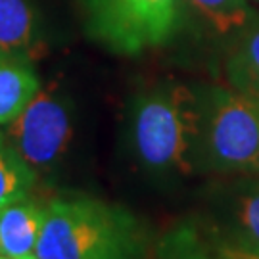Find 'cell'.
<instances>
[{
	"label": "cell",
	"mask_w": 259,
	"mask_h": 259,
	"mask_svg": "<svg viewBox=\"0 0 259 259\" xmlns=\"http://www.w3.org/2000/svg\"><path fill=\"white\" fill-rule=\"evenodd\" d=\"M148 223L119 204L93 196H56L45 202L38 259H150Z\"/></svg>",
	"instance_id": "1"
},
{
	"label": "cell",
	"mask_w": 259,
	"mask_h": 259,
	"mask_svg": "<svg viewBox=\"0 0 259 259\" xmlns=\"http://www.w3.org/2000/svg\"><path fill=\"white\" fill-rule=\"evenodd\" d=\"M198 93L161 84L140 94L131 111V144L139 163L156 177L198 171Z\"/></svg>",
	"instance_id": "2"
},
{
	"label": "cell",
	"mask_w": 259,
	"mask_h": 259,
	"mask_svg": "<svg viewBox=\"0 0 259 259\" xmlns=\"http://www.w3.org/2000/svg\"><path fill=\"white\" fill-rule=\"evenodd\" d=\"M198 171L259 175V102L231 87L198 93Z\"/></svg>",
	"instance_id": "3"
},
{
	"label": "cell",
	"mask_w": 259,
	"mask_h": 259,
	"mask_svg": "<svg viewBox=\"0 0 259 259\" xmlns=\"http://www.w3.org/2000/svg\"><path fill=\"white\" fill-rule=\"evenodd\" d=\"M89 33L117 54L163 45L179 23L181 0H84Z\"/></svg>",
	"instance_id": "4"
},
{
	"label": "cell",
	"mask_w": 259,
	"mask_h": 259,
	"mask_svg": "<svg viewBox=\"0 0 259 259\" xmlns=\"http://www.w3.org/2000/svg\"><path fill=\"white\" fill-rule=\"evenodd\" d=\"M4 127L10 146L35 173L48 171L62 159L73 133L71 111L65 100L42 89L27 108Z\"/></svg>",
	"instance_id": "5"
},
{
	"label": "cell",
	"mask_w": 259,
	"mask_h": 259,
	"mask_svg": "<svg viewBox=\"0 0 259 259\" xmlns=\"http://www.w3.org/2000/svg\"><path fill=\"white\" fill-rule=\"evenodd\" d=\"M150 259H259V251L231 236L207 213H194L159 234Z\"/></svg>",
	"instance_id": "6"
},
{
	"label": "cell",
	"mask_w": 259,
	"mask_h": 259,
	"mask_svg": "<svg viewBox=\"0 0 259 259\" xmlns=\"http://www.w3.org/2000/svg\"><path fill=\"white\" fill-rule=\"evenodd\" d=\"M207 215L236 240L259 251V175H246L223 186Z\"/></svg>",
	"instance_id": "7"
},
{
	"label": "cell",
	"mask_w": 259,
	"mask_h": 259,
	"mask_svg": "<svg viewBox=\"0 0 259 259\" xmlns=\"http://www.w3.org/2000/svg\"><path fill=\"white\" fill-rule=\"evenodd\" d=\"M45 219V204L19 200L0 209V253L10 259H23L37 250Z\"/></svg>",
	"instance_id": "8"
},
{
	"label": "cell",
	"mask_w": 259,
	"mask_h": 259,
	"mask_svg": "<svg viewBox=\"0 0 259 259\" xmlns=\"http://www.w3.org/2000/svg\"><path fill=\"white\" fill-rule=\"evenodd\" d=\"M40 91V81L27 60L0 56V125H8Z\"/></svg>",
	"instance_id": "9"
},
{
	"label": "cell",
	"mask_w": 259,
	"mask_h": 259,
	"mask_svg": "<svg viewBox=\"0 0 259 259\" xmlns=\"http://www.w3.org/2000/svg\"><path fill=\"white\" fill-rule=\"evenodd\" d=\"M37 48L35 12L27 0H0V56L27 60Z\"/></svg>",
	"instance_id": "10"
},
{
	"label": "cell",
	"mask_w": 259,
	"mask_h": 259,
	"mask_svg": "<svg viewBox=\"0 0 259 259\" xmlns=\"http://www.w3.org/2000/svg\"><path fill=\"white\" fill-rule=\"evenodd\" d=\"M229 87L259 102V18H253L234 40L227 58Z\"/></svg>",
	"instance_id": "11"
},
{
	"label": "cell",
	"mask_w": 259,
	"mask_h": 259,
	"mask_svg": "<svg viewBox=\"0 0 259 259\" xmlns=\"http://www.w3.org/2000/svg\"><path fill=\"white\" fill-rule=\"evenodd\" d=\"M35 181L37 173L16 154L4 133H0V209L29 198Z\"/></svg>",
	"instance_id": "12"
},
{
	"label": "cell",
	"mask_w": 259,
	"mask_h": 259,
	"mask_svg": "<svg viewBox=\"0 0 259 259\" xmlns=\"http://www.w3.org/2000/svg\"><path fill=\"white\" fill-rule=\"evenodd\" d=\"M186 2L217 33L223 35L240 31L253 19V12L248 0H186Z\"/></svg>",
	"instance_id": "13"
},
{
	"label": "cell",
	"mask_w": 259,
	"mask_h": 259,
	"mask_svg": "<svg viewBox=\"0 0 259 259\" xmlns=\"http://www.w3.org/2000/svg\"><path fill=\"white\" fill-rule=\"evenodd\" d=\"M23 259H38V257L35 255V253H33V255H29V257H23Z\"/></svg>",
	"instance_id": "14"
},
{
	"label": "cell",
	"mask_w": 259,
	"mask_h": 259,
	"mask_svg": "<svg viewBox=\"0 0 259 259\" xmlns=\"http://www.w3.org/2000/svg\"><path fill=\"white\" fill-rule=\"evenodd\" d=\"M0 259H10V257H6V255H2V253H0Z\"/></svg>",
	"instance_id": "15"
},
{
	"label": "cell",
	"mask_w": 259,
	"mask_h": 259,
	"mask_svg": "<svg viewBox=\"0 0 259 259\" xmlns=\"http://www.w3.org/2000/svg\"><path fill=\"white\" fill-rule=\"evenodd\" d=\"M257 2H259V0H257Z\"/></svg>",
	"instance_id": "16"
}]
</instances>
